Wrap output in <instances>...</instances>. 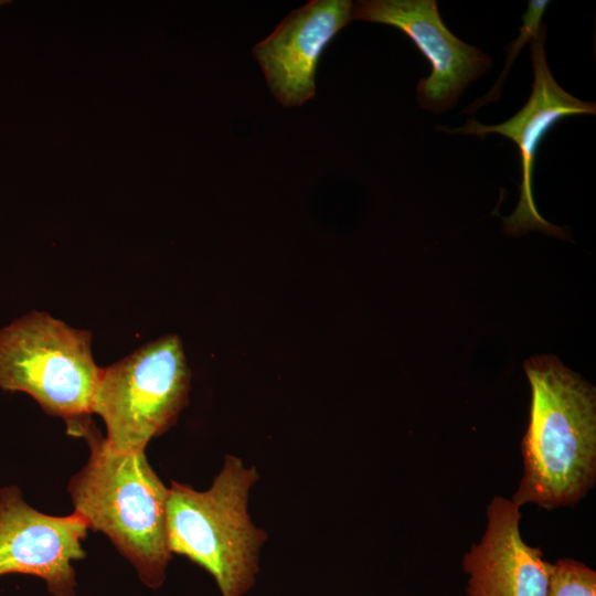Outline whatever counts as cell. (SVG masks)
Wrapping results in <instances>:
<instances>
[{"mask_svg": "<svg viewBox=\"0 0 596 596\" xmlns=\"http://www.w3.org/2000/svg\"><path fill=\"white\" fill-rule=\"evenodd\" d=\"M531 385L523 476L512 501L545 509L573 505L596 478L595 389L555 356L524 362Z\"/></svg>", "mask_w": 596, "mask_h": 596, "instance_id": "obj_1", "label": "cell"}, {"mask_svg": "<svg viewBox=\"0 0 596 596\" xmlns=\"http://www.w3.org/2000/svg\"><path fill=\"white\" fill-rule=\"evenodd\" d=\"M83 437L85 466L67 486L88 529L104 533L149 588H159L171 560L167 530V488L145 451L115 448L93 422Z\"/></svg>", "mask_w": 596, "mask_h": 596, "instance_id": "obj_2", "label": "cell"}, {"mask_svg": "<svg viewBox=\"0 0 596 596\" xmlns=\"http://www.w3.org/2000/svg\"><path fill=\"white\" fill-rule=\"evenodd\" d=\"M258 475L234 456L210 489L171 481L167 501L168 544L215 579L222 596H242L255 583L258 551L267 539L247 513L249 488Z\"/></svg>", "mask_w": 596, "mask_h": 596, "instance_id": "obj_3", "label": "cell"}, {"mask_svg": "<svg viewBox=\"0 0 596 596\" xmlns=\"http://www.w3.org/2000/svg\"><path fill=\"white\" fill-rule=\"evenodd\" d=\"M92 334L51 315L31 311L0 329V389L32 396L61 417L67 434L83 437L100 377Z\"/></svg>", "mask_w": 596, "mask_h": 596, "instance_id": "obj_4", "label": "cell"}, {"mask_svg": "<svg viewBox=\"0 0 596 596\" xmlns=\"http://www.w3.org/2000/svg\"><path fill=\"white\" fill-rule=\"evenodd\" d=\"M191 372L177 334H167L102 369L92 413L106 439L124 451H145L188 404Z\"/></svg>", "mask_w": 596, "mask_h": 596, "instance_id": "obj_5", "label": "cell"}, {"mask_svg": "<svg viewBox=\"0 0 596 596\" xmlns=\"http://www.w3.org/2000/svg\"><path fill=\"white\" fill-rule=\"evenodd\" d=\"M352 20L394 26L413 41L432 66L430 75L419 79L416 88L418 104L432 113L451 109L464 91L493 64L488 54L447 29L435 0L358 1Z\"/></svg>", "mask_w": 596, "mask_h": 596, "instance_id": "obj_6", "label": "cell"}, {"mask_svg": "<svg viewBox=\"0 0 596 596\" xmlns=\"http://www.w3.org/2000/svg\"><path fill=\"white\" fill-rule=\"evenodd\" d=\"M545 36L546 28L542 24L530 43L534 73L532 93L513 117L498 125L486 126L469 118L461 127H441L447 132L476 135L480 138L488 134H499L518 146L521 163L520 199L513 213L503 219L505 232L510 235L538 230L564 236V230L544 220L534 204L532 181L535 155L544 136L557 121L567 116L596 113L595 103L576 98L556 83L544 52Z\"/></svg>", "mask_w": 596, "mask_h": 596, "instance_id": "obj_7", "label": "cell"}, {"mask_svg": "<svg viewBox=\"0 0 596 596\" xmlns=\"http://www.w3.org/2000/svg\"><path fill=\"white\" fill-rule=\"evenodd\" d=\"M88 525L73 512L54 517L30 507L17 486L0 489V576L26 574L45 581L53 596H76L73 561L83 560Z\"/></svg>", "mask_w": 596, "mask_h": 596, "instance_id": "obj_8", "label": "cell"}, {"mask_svg": "<svg viewBox=\"0 0 596 596\" xmlns=\"http://www.w3.org/2000/svg\"><path fill=\"white\" fill-rule=\"evenodd\" d=\"M353 2L313 0L289 13L254 46L268 87L284 106H298L316 93L319 58L337 33L352 20Z\"/></svg>", "mask_w": 596, "mask_h": 596, "instance_id": "obj_9", "label": "cell"}, {"mask_svg": "<svg viewBox=\"0 0 596 596\" xmlns=\"http://www.w3.org/2000/svg\"><path fill=\"white\" fill-rule=\"evenodd\" d=\"M520 505L494 496L481 541L465 554L466 596H547L552 564L520 533Z\"/></svg>", "mask_w": 596, "mask_h": 596, "instance_id": "obj_10", "label": "cell"}, {"mask_svg": "<svg viewBox=\"0 0 596 596\" xmlns=\"http://www.w3.org/2000/svg\"><path fill=\"white\" fill-rule=\"evenodd\" d=\"M549 3L550 1L545 0H531L528 2V9L522 15L520 34L513 42L510 43V46L507 49L509 53L508 58L499 78L497 79L492 88L489 91V93L473 102L465 110V113L473 114L479 107L499 99L502 84L509 73L511 65L513 64L522 47L526 43L530 44L534 36L539 33L542 26L541 20Z\"/></svg>", "mask_w": 596, "mask_h": 596, "instance_id": "obj_11", "label": "cell"}, {"mask_svg": "<svg viewBox=\"0 0 596 596\" xmlns=\"http://www.w3.org/2000/svg\"><path fill=\"white\" fill-rule=\"evenodd\" d=\"M547 596H596V572L573 558L552 564Z\"/></svg>", "mask_w": 596, "mask_h": 596, "instance_id": "obj_12", "label": "cell"}]
</instances>
